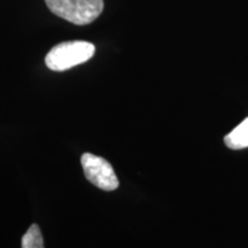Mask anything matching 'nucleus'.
I'll list each match as a JSON object with an SVG mask.
<instances>
[{"mask_svg":"<svg viewBox=\"0 0 248 248\" xmlns=\"http://www.w3.org/2000/svg\"><path fill=\"white\" fill-rule=\"evenodd\" d=\"M95 52L94 45L84 40L64 42L54 46L45 58V63L53 71H64L89 61Z\"/></svg>","mask_w":248,"mask_h":248,"instance_id":"2","label":"nucleus"},{"mask_svg":"<svg viewBox=\"0 0 248 248\" xmlns=\"http://www.w3.org/2000/svg\"><path fill=\"white\" fill-rule=\"evenodd\" d=\"M22 248H44V239L39 226L32 224L22 238Z\"/></svg>","mask_w":248,"mask_h":248,"instance_id":"5","label":"nucleus"},{"mask_svg":"<svg viewBox=\"0 0 248 248\" xmlns=\"http://www.w3.org/2000/svg\"><path fill=\"white\" fill-rule=\"evenodd\" d=\"M224 142L231 150H241L248 147V117L225 136Z\"/></svg>","mask_w":248,"mask_h":248,"instance_id":"4","label":"nucleus"},{"mask_svg":"<svg viewBox=\"0 0 248 248\" xmlns=\"http://www.w3.org/2000/svg\"><path fill=\"white\" fill-rule=\"evenodd\" d=\"M52 13L76 26L92 23L104 11V0H45Z\"/></svg>","mask_w":248,"mask_h":248,"instance_id":"1","label":"nucleus"},{"mask_svg":"<svg viewBox=\"0 0 248 248\" xmlns=\"http://www.w3.org/2000/svg\"><path fill=\"white\" fill-rule=\"evenodd\" d=\"M83 170L85 177L93 185L104 191H114L119 187V179L111 164L97 155L85 153L82 155Z\"/></svg>","mask_w":248,"mask_h":248,"instance_id":"3","label":"nucleus"}]
</instances>
